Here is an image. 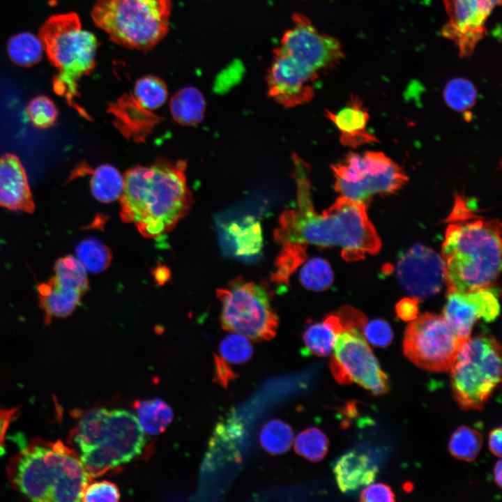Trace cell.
Returning <instances> with one entry per match:
<instances>
[{
	"label": "cell",
	"instance_id": "cell-1",
	"mask_svg": "<svg viewBox=\"0 0 502 502\" xmlns=\"http://www.w3.org/2000/svg\"><path fill=\"white\" fill-rule=\"evenodd\" d=\"M446 221L441 256L447 292L492 287L501 270V222L478 215L459 195Z\"/></svg>",
	"mask_w": 502,
	"mask_h": 502
},
{
	"label": "cell",
	"instance_id": "cell-2",
	"mask_svg": "<svg viewBox=\"0 0 502 502\" xmlns=\"http://www.w3.org/2000/svg\"><path fill=\"white\" fill-rule=\"evenodd\" d=\"M183 161H158L125 174L120 197L123 221L141 234L155 238L171 231L190 211L192 196Z\"/></svg>",
	"mask_w": 502,
	"mask_h": 502
},
{
	"label": "cell",
	"instance_id": "cell-3",
	"mask_svg": "<svg viewBox=\"0 0 502 502\" xmlns=\"http://www.w3.org/2000/svg\"><path fill=\"white\" fill-rule=\"evenodd\" d=\"M7 472L12 485L35 501H82L91 478L74 449L40 439L14 456Z\"/></svg>",
	"mask_w": 502,
	"mask_h": 502
},
{
	"label": "cell",
	"instance_id": "cell-4",
	"mask_svg": "<svg viewBox=\"0 0 502 502\" xmlns=\"http://www.w3.org/2000/svg\"><path fill=\"white\" fill-rule=\"evenodd\" d=\"M38 37L47 59L58 70L52 80L54 91L75 106L78 80L96 66L97 40L82 27L74 12L50 17L40 26Z\"/></svg>",
	"mask_w": 502,
	"mask_h": 502
},
{
	"label": "cell",
	"instance_id": "cell-5",
	"mask_svg": "<svg viewBox=\"0 0 502 502\" xmlns=\"http://www.w3.org/2000/svg\"><path fill=\"white\" fill-rule=\"evenodd\" d=\"M172 8L171 0H98L91 16L114 43L149 50L167 35Z\"/></svg>",
	"mask_w": 502,
	"mask_h": 502
},
{
	"label": "cell",
	"instance_id": "cell-6",
	"mask_svg": "<svg viewBox=\"0 0 502 502\" xmlns=\"http://www.w3.org/2000/svg\"><path fill=\"white\" fill-rule=\"evenodd\" d=\"M145 444L137 417L124 409L107 410L86 427L79 457L91 477L127 463L139 455Z\"/></svg>",
	"mask_w": 502,
	"mask_h": 502
},
{
	"label": "cell",
	"instance_id": "cell-7",
	"mask_svg": "<svg viewBox=\"0 0 502 502\" xmlns=\"http://www.w3.org/2000/svg\"><path fill=\"white\" fill-rule=\"evenodd\" d=\"M452 395L464 410L483 408L501 379V349L492 335L469 337L449 370Z\"/></svg>",
	"mask_w": 502,
	"mask_h": 502
},
{
	"label": "cell",
	"instance_id": "cell-8",
	"mask_svg": "<svg viewBox=\"0 0 502 502\" xmlns=\"http://www.w3.org/2000/svg\"><path fill=\"white\" fill-rule=\"evenodd\" d=\"M332 169L341 197L364 204L374 195L396 192L408 181L401 167L379 151L350 153Z\"/></svg>",
	"mask_w": 502,
	"mask_h": 502
},
{
	"label": "cell",
	"instance_id": "cell-9",
	"mask_svg": "<svg viewBox=\"0 0 502 502\" xmlns=\"http://www.w3.org/2000/svg\"><path fill=\"white\" fill-rule=\"evenodd\" d=\"M217 296L222 304L223 329L255 341L270 340L275 335L278 317L261 285L236 278L227 287L218 289Z\"/></svg>",
	"mask_w": 502,
	"mask_h": 502
},
{
	"label": "cell",
	"instance_id": "cell-10",
	"mask_svg": "<svg viewBox=\"0 0 502 502\" xmlns=\"http://www.w3.org/2000/svg\"><path fill=\"white\" fill-rule=\"evenodd\" d=\"M464 340L443 315L427 312L410 321L404 334L403 351L420 368L446 372Z\"/></svg>",
	"mask_w": 502,
	"mask_h": 502
},
{
	"label": "cell",
	"instance_id": "cell-11",
	"mask_svg": "<svg viewBox=\"0 0 502 502\" xmlns=\"http://www.w3.org/2000/svg\"><path fill=\"white\" fill-rule=\"evenodd\" d=\"M276 48L316 81L345 57L338 38L320 31L301 13L292 16V25L282 34Z\"/></svg>",
	"mask_w": 502,
	"mask_h": 502
},
{
	"label": "cell",
	"instance_id": "cell-12",
	"mask_svg": "<svg viewBox=\"0 0 502 502\" xmlns=\"http://www.w3.org/2000/svg\"><path fill=\"white\" fill-rule=\"evenodd\" d=\"M333 349L330 369L339 383L355 382L374 395L388 390V377L358 327L345 326L337 335Z\"/></svg>",
	"mask_w": 502,
	"mask_h": 502
},
{
	"label": "cell",
	"instance_id": "cell-13",
	"mask_svg": "<svg viewBox=\"0 0 502 502\" xmlns=\"http://www.w3.org/2000/svg\"><path fill=\"white\" fill-rule=\"evenodd\" d=\"M501 0H443L448 20L441 35L452 41L462 58L473 55L487 33L486 23Z\"/></svg>",
	"mask_w": 502,
	"mask_h": 502
},
{
	"label": "cell",
	"instance_id": "cell-14",
	"mask_svg": "<svg viewBox=\"0 0 502 502\" xmlns=\"http://www.w3.org/2000/svg\"><path fill=\"white\" fill-rule=\"evenodd\" d=\"M395 273L403 289L418 300L436 294L446 278L441 256L423 245H416L404 254Z\"/></svg>",
	"mask_w": 502,
	"mask_h": 502
},
{
	"label": "cell",
	"instance_id": "cell-15",
	"mask_svg": "<svg viewBox=\"0 0 502 502\" xmlns=\"http://www.w3.org/2000/svg\"><path fill=\"white\" fill-rule=\"evenodd\" d=\"M499 312L498 290L490 287L469 292H448L442 315L456 334L466 340L478 319L492 322Z\"/></svg>",
	"mask_w": 502,
	"mask_h": 502
},
{
	"label": "cell",
	"instance_id": "cell-16",
	"mask_svg": "<svg viewBox=\"0 0 502 502\" xmlns=\"http://www.w3.org/2000/svg\"><path fill=\"white\" fill-rule=\"evenodd\" d=\"M266 80L268 96L285 107L305 104L314 95L316 81L276 47Z\"/></svg>",
	"mask_w": 502,
	"mask_h": 502
},
{
	"label": "cell",
	"instance_id": "cell-17",
	"mask_svg": "<svg viewBox=\"0 0 502 502\" xmlns=\"http://www.w3.org/2000/svg\"><path fill=\"white\" fill-rule=\"evenodd\" d=\"M0 206L26 213H33L35 208L26 172L11 153L0 157Z\"/></svg>",
	"mask_w": 502,
	"mask_h": 502
},
{
	"label": "cell",
	"instance_id": "cell-18",
	"mask_svg": "<svg viewBox=\"0 0 502 502\" xmlns=\"http://www.w3.org/2000/svg\"><path fill=\"white\" fill-rule=\"evenodd\" d=\"M326 116L339 130L340 142L344 146L356 148L378 142L367 129L370 115L356 96H351L347 105L337 112L327 111Z\"/></svg>",
	"mask_w": 502,
	"mask_h": 502
},
{
	"label": "cell",
	"instance_id": "cell-19",
	"mask_svg": "<svg viewBox=\"0 0 502 502\" xmlns=\"http://www.w3.org/2000/svg\"><path fill=\"white\" fill-rule=\"evenodd\" d=\"M221 241L229 254L242 258H251L260 253L263 245L261 225L248 217L241 223L233 222L222 225Z\"/></svg>",
	"mask_w": 502,
	"mask_h": 502
},
{
	"label": "cell",
	"instance_id": "cell-20",
	"mask_svg": "<svg viewBox=\"0 0 502 502\" xmlns=\"http://www.w3.org/2000/svg\"><path fill=\"white\" fill-rule=\"evenodd\" d=\"M333 472L340 489L346 493L372 483L378 468L367 455L352 450L335 462Z\"/></svg>",
	"mask_w": 502,
	"mask_h": 502
},
{
	"label": "cell",
	"instance_id": "cell-21",
	"mask_svg": "<svg viewBox=\"0 0 502 502\" xmlns=\"http://www.w3.org/2000/svg\"><path fill=\"white\" fill-rule=\"evenodd\" d=\"M40 307L45 312V324L54 318L69 316L80 303L82 293L55 284L50 279L38 285Z\"/></svg>",
	"mask_w": 502,
	"mask_h": 502
},
{
	"label": "cell",
	"instance_id": "cell-22",
	"mask_svg": "<svg viewBox=\"0 0 502 502\" xmlns=\"http://www.w3.org/2000/svg\"><path fill=\"white\" fill-rule=\"evenodd\" d=\"M344 330V324L338 312L328 314L322 322L310 324L305 330L303 353L317 356H328L336 337Z\"/></svg>",
	"mask_w": 502,
	"mask_h": 502
},
{
	"label": "cell",
	"instance_id": "cell-23",
	"mask_svg": "<svg viewBox=\"0 0 502 502\" xmlns=\"http://www.w3.org/2000/svg\"><path fill=\"white\" fill-rule=\"evenodd\" d=\"M205 109L204 96L195 87H185L178 91L170 101V111L173 119L185 126L200 123L204 119Z\"/></svg>",
	"mask_w": 502,
	"mask_h": 502
},
{
	"label": "cell",
	"instance_id": "cell-24",
	"mask_svg": "<svg viewBox=\"0 0 502 502\" xmlns=\"http://www.w3.org/2000/svg\"><path fill=\"white\" fill-rule=\"evenodd\" d=\"M137 420L143 431L149 434H158L166 429L173 420L169 405L160 399L138 400L134 403Z\"/></svg>",
	"mask_w": 502,
	"mask_h": 502
},
{
	"label": "cell",
	"instance_id": "cell-25",
	"mask_svg": "<svg viewBox=\"0 0 502 502\" xmlns=\"http://www.w3.org/2000/svg\"><path fill=\"white\" fill-rule=\"evenodd\" d=\"M124 187V176L114 166L103 164L95 169L90 180V188L98 201L109 203L120 199Z\"/></svg>",
	"mask_w": 502,
	"mask_h": 502
},
{
	"label": "cell",
	"instance_id": "cell-26",
	"mask_svg": "<svg viewBox=\"0 0 502 502\" xmlns=\"http://www.w3.org/2000/svg\"><path fill=\"white\" fill-rule=\"evenodd\" d=\"M54 272L50 280L59 287L77 290L83 295L89 289L85 268L72 255L59 258L54 264Z\"/></svg>",
	"mask_w": 502,
	"mask_h": 502
},
{
	"label": "cell",
	"instance_id": "cell-27",
	"mask_svg": "<svg viewBox=\"0 0 502 502\" xmlns=\"http://www.w3.org/2000/svg\"><path fill=\"white\" fill-rule=\"evenodd\" d=\"M43 50L39 37L28 31L15 34L7 43L10 59L22 67H31L38 63L42 59Z\"/></svg>",
	"mask_w": 502,
	"mask_h": 502
},
{
	"label": "cell",
	"instance_id": "cell-28",
	"mask_svg": "<svg viewBox=\"0 0 502 502\" xmlns=\"http://www.w3.org/2000/svg\"><path fill=\"white\" fill-rule=\"evenodd\" d=\"M307 245L299 243L287 242L275 261L276 270L271 280L280 285H288L290 276L307 258Z\"/></svg>",
	"mask_w": 502,
	"mask_h": 502
},
{
	"label": "cell",
	"instance_id": "cell-29",
	"mask_svg": "<svg viewBox=\"0 0 502 502\" xmlns=\"http://www.w3.org/2000/svg\"><path fill=\"white\" fill-rule=\"evenodd\" d=\"M143 109L154 110L164 105L168 91L164 81L154 75H146L138 79L132 95Z\"/></svg>",
	"mask_w": 502,
	"mask_h": 502
},
{
	"label": "cell",
	"instance_id": "cell-30",
	"mask_svg": "<svg viewBox=\"0 0 502 502\" xmlns=\"http://www.w3.org/2000/svg\"><path fill=\"white\" fill-rule=\"evenodd\" d=\"M75 253L85 269L92 273L104 271L112 259L109 249L95 238H88L79 242Z\"/></svg>",
	"mask_w": 502,
	"mask_h": 502
},
{
	"label": "cell",
	"instance_id": "cell-31",
	"mask_svg": "<svg viewBox=\"0 0 502 502\" xmlns=\"http://www.w3.org/2000/svg\"><path fill=\"white\" fill-rule=\"evenodd\" d=\"M259 440L263 448L272 455L287 452L293 441L291 427L278 419L266 423L260 432Z\"/></svg>",
	"mask_w": 502,
	"mask_h": 502
},
{
	"label": "cell",
	"instance_id": "cell-32",
	"mask_svg": "<svg viewBox=\"0 0 502 502\" xmlns=\"http://www.w3.org/2000/svg\"><path fill=\"white\" fill-rule=\"evenodd\" d=\"M482 446V436L478 431L461 426L452 434L448 449L457 459L471 462L478 456Z\"/></svg>",
	"mask_w": 502,
	"mask_h": 502
},
{
	"label": "cell",
	"instance_id": "cell-33",
	"mask_svg": "<svg viewBox=\"0 0 502 502\" xmlns=\"http://www.w3.org/2000/svg\"><path fill=\"white\" fill-rule=\"evenodd\" d=\"M333 273L328 262L320 257L308 260L299 275L301 284L309 290L324 291L333 282Z\"/></svg>",
	"mask_w": 502,
	"mask_h": 502
},
{
	"label": "cell",
	"instance_id": "cell-34",
	"mask_svg": "<svg viewBox=\"0 0 502 502\" xmlns=\"http://www.w3.org/2000/svg\"><path fill=\"white\" fill-rule=\"evenodd\" d=\"M328 439L319 428L312 427L296 437L294 449L297 454L312 462L322 459L327 453Z\"/></svg>",
	"mask_w": 502,
	"mask_h": 502
},
{
	"label": "cell",
	"instance_id": "cell-35",
	"mask_svg": "<svg viewBox=\"0 0 502 502\" xmlns=\"http://www.w3.org/2000/svg\"><path fill=\"white\" fill-rule=\"evenodd\" d=\"M477 90L473 84L466 78H455L446 84L444 100L454 110L463 112L469 109L476 102Z\"/></svg>",
	"mask_w": 502,
	"mask_h": 502
},
{
	"label": "cell",
	"instance_id": "cell-36",
	"mask_svg": "<svg viewBox=\"0 0 502 502\" xmlns=\"http://www.w3.org/2000/svg\"><path fill=\"white\" fill-rule=\"evenodd\" d=\"M221 358L233 364L247 362L252 354V347L247 337L239 334H231L225 337L220 344Z\"/></svg>",
	"mask_w": 502,
	"mask_h": 502
},
{
	"label": "cell",
	"instance_id": "cell-37",
	"mask_svg": "<svg viewBox=\"0 0 502 502\" xmlns=\"http://www.w3.org/2000/svg\"><path fill=\"white\" fill-rule=\"evenodd\" d=\"M26 113L32 123L41 129L54 126L58 117V109L55 104L45 96L32 98L28 103Z\"/></svg>",
	"mask_w": 502,
	"mask_h": 502
},
{
	"label": "cell",
	"instance_id": "cell-38",
	"mask_svg": "<svg viewBox=\"0 0 502 502\" xmlns=\"http://www.w3.org/2000/svg\"><path fill=\"white\" fill-rule=\"evenodd\" d=\"M365 340L375 347H385L393 340V331L389 324L382 319H374L363 326Z\"/></svg>",
	"mask_w": 502,
	"mask_h": 502
},
{
	"label": "cell",
	"instance_id": "cell-39",
	"mask_svg": "<svg viewBox=\"0 0 502 502\" xmlns=\"http://www.w3.org/2000/svg\"><path fill=\"white\" fill-rule=\"evenodd\" d=\"M120 493L116 485L111 482L103 480L89 483L82 494L83 501H117Z\"/></svg>",
	"mask_w": 502,
	"mask_h": 502
},
{
	"label": "cell",
	"instance_id": "cell-40",
	"mask_svg": "<svg viewBox=\"0 0 502 502\" xmlns=\"http://www.w3.org/2000/svg\"><path fill=\"white\" fill-rule=\"evenodd\" d=\"M360 500L365 502H393L395 496L389 486L376 483L364 489L360 494Z\"/></svg>",
	"mask_w": 502,
	"mask_h": 502
},
{
	"label": "cell",
	"instance_id": "cell-41",
	"mask_svg": "<svg viewBox=\"0 0 502 502\" xmlns=\"http://www.w3.org/2000/svg\"><path fill=\"white\" fill-rule=\"evenodd\" d=\"M418 298L410 297L402 299L396 305V313L404 321H411L418 317Z\"/></svg>",
	"mask_w": 502,
	"mask_h": 502
},
{
	"label": "cell",
	"instance_id": "cell-42",
	"mask_svg": "<svg viewBox=\"0 0 502 502\" xmlns=\"http://www.w3.org/2000/svg\"><path fill=\"white\" fill-rule=\"evenodd\" d=\"M215 375L218 381L226 386L229 381L236 378V374L220 356H215Z\"/></svg>",
	"mask_w": 502,
	"mask_h": 502
},
{
	"label": "cell",
	"instance_id": "cell-43",
	"mask_svg": "<svg viewBox=\"0 0 502 502\" xmlns=\"http://www.w3.org/2000/svg\"><path fill=\"white\" fill-rule=\"evenodd\" d=\"M501 428L498 427L492 430L489 436V448L496 456L501 457Z\"/></svg>",
	"mask_w": 502,
	"mask_h": 502
},
{
	"label": "cell",
	"instance_id": "cell-44",
	"mask_svg": "<svg viewBox=\"0 0 502 502\" xmlns=\"http://www.w3.org/2000/svg\"><path fill=\"white\" fill-rule=\"evenodd\" d=\"M501 471H502V463H501V460L499 459V461L496 462V463L494 466V480L499 487L501 486V480H502V472Z\"/></svg>",
	"mask_w": 502,
	"mask_h": 502
},
{
	"label": "cell",
	"instance_id": "cell-45",
	"mask_svg": "<svg viewBox=\"0 0 502 502\" xmlns=\"http://www.w3.org/2000/svg\"><path fill=\"white\" fill-rule=\"evenodd\" d=\"M155 278L157 279V281L160 282V283H163L165 281L167 280L169 275L168 270L165 267H159L155 271Z\"/></svg>",
	"mask_w": 502,
	"mask_h": 502
}]
</instances>
